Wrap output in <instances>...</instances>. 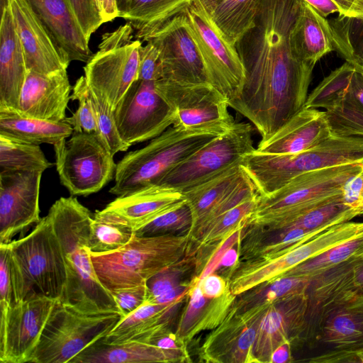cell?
<instances>
[{
    "label": "cell",
    "instance_id": "cell-1",
    "mask_svg": "<svg viewBox=\"0 0 363 363\" xmlns=\"http://www.w3.org/2000/svg\"><path fill=\"white\" fill-rule=\"evenodd\" d=\"M301 0H261L249 48L240 55L245 80L229 107L247 118L264 140L304 106L315 65L301 60L291 31Z\"/></svg>",
    "mask_w": 363,
    "mask_h": 363
},
{
    "label": "cell",
    "instance_id": "cell-2",
    "mask_svg": "<svg viewBox=\"0 0 363 363\" xmlns=\"http://www.w3.org/2000/svg\"><path fill=\"white\" fill-rule=\"evenodd\" d=\"M65 258L66 281L59 301L84 313H120L111 292L100 282L88 248L90 211L76 197H61L48 213Z\"/></svg>",
    "mask_w": 363,
    "mask_h": 363
},
{
    "label": "cell",
    "instance_id": "cell-3",
    "mask_svg": "<svg viewBox=\"0 0 363 363\" xmlns=\"http://www.w3.org/2000/svg\"><path fill=\"white\" fill-rule=\"evenodd\" d=\"M234 123L192 129L169 127L147 145L129 152L119 161L114 175L115 184L109 192L121 196L156 184L172 168Z\"/></svg>",
    "mask_w": 363,
    "mask_h": 363
},
{
    "label": "cell",
    "instance_id": "cell-4",
    "mask_svg": "<svg viewBox=\"0 0 363 363\" xmlns=\"http://www.w3.org/2000/svg\"><path fill=\"white\" fill-rule=\"evenodd\" d=\"M363 174V162L345 164L300 174L277 191L258 198L247 225L283 229L307 211L342 197V188Z\"/></svg>",
    "mask_w": 363,
    "mask_h": 363
},
{
    "label": "cell",
    "instance_id": "cell-5",
    "mask_svg": "<svg viewBox=\"0 0 363 363\" xmlns=\"http://www.w3.org/2000/svg\"><path fill=\"white\" fill-rule=\"evenodd\" d=\"M14 303L33 293L59 299L66 281L60 241L47 215L26 236L6 243Z\"/></svg>",
    "mask_w": 363,
    "mask_h": 363
},
{
    "label": "cell",
    "instance_id": "cell-6",
    "mask_svg": "<svg viewBox=\"0 0 363 363\" xmlns=\"http://www.w3.org/2000/svg\"><path fill=\"white\" fill-rule=\"evenodd\" d=\"M188 233L139 236L134 234L123 247L105 254H91L96 274L109 291L141 284L189 255Z\"/></svg>",
    "mask_w": 363,
    "mask_h": 363
},
{
    "label": "cell",
    "instance_id": "cell-7",
    "mask_svg": "<svg viewBox=\"0 0 363 363\" xmlns=\"http://www.w3.org/2000/svg\"><path fill=\"white\" fill-rule=\"evenodd\" d=\"M357 162H363V137L332 135L297 154L270 155L254 150L243 158L241 164L254 182L259 196H263L277 191L300 174Z\"/></svg>",
    "mask_w": 363,
    "mask_h": 363
},
{
    "label": "cell",
    "instance_id": "cell-8",
    "mask_svg": "<svg viewBox=\"0 0 363 363\" xmlns=\"http://www.w3.org/2000/svg\"><path fill=\"white\" fill-rule=\"evenodd\" d=\"M302 339L320 348L308 362L363 363V296L350 291L323 307Z\"/></svg>",
    "mask_w": 363,
    "mask_h": 363
},
{
    "label": "cell",
    "instance_id": "cell-9",
    "mask_svg": "<svg viewBox=\"0 0 363 363\" xmlns=\"http://www.w3.org/2000/svg\"><path fill=\"white\" fill-rule=\"evenodd\" d=\"M122 319L119 313L79 312L58 300L30 363H71L104 338Z\"/></svg>",
    "mask_w": 363,
    "mask_h": 363
},
{
    "label": "cell",
    "instance_id": "cell-10",
    "mask_svg": "<svg viewBox=\"0 0 363 363\" xmlns=\"http://www.w3.org/2000/svg\"><path fill=\"white\" fill-rule=\"evenodd\" d=\"M133 28L127 23L105 33L99 50L87 61L84 77L90 89L113 111L138 78L142 42L133 40Z\"/></svg>",
    "mask_w": 363,
    "mask_h": 363
},
{
    "label": "cell",
    "instance_id": "cell-11",
    "mask_svg": "<svg viewBox=\"0 0 363 363\" xmlns=\"http://www.w3.org/2000/svg\"><path fill=\"white\" fill-rule=\"evenodd\" d=\"M253 132L251 123L235 122L225 133L172 168L156 184L183 192L235 164H240L247 155L255 150Z\"/></svg>",
    "mask_w": 363,
    "mask_h": 363
},
{
    "label": "cell",
    "instance_id": "cell-12",
    "mask_svg": "<svg viewBox=\"0 0 363 363\" xmlns=\"http://www.w3.org/2000/svg\"><path fill=\"white\" fill-rule=\"evenodd\" d=\"M53 147L60 182L71 196L98 192L115 175L113 155L96 133H73Z\"/></svg>",
    "mask_w": 363,
    "mask_h": 363
},
{
    "label": "cell",
    "instance_id": "cell-13",
    "mask_svg": "<svg viewBox=\"0 0 363 363\" xmlns=\"http://www.w3.org/2000/svg\"><path fill=\"white\" fill-rule=\"evenodd\" d=\"M185 13L208 82L230 102L238 96L245 80V68L240 53L223 36L199 0H193Z\"/></svg>",
    "mask_w": 363,
    "mask_h": 363
},
{
    "label": "cell",
    "instance_id": "cell-14",
    "mask_svg": "<svg viewBox=\"0 0 363 363\" xmlns=\"http://www.w3.org/2000/svg\"><path fill=\"white\" fill-rule=\"evenodd\" d=\"M113 111L119 135L129 147L156 138L176 119V112L156 91L155 81L140 79Z\"/></svg>",
    "mask_w": 363,
    "mask_h": 363
},
{
    "label": "cell",
    "instance_id": "cell-15",
    "mask_svg": "<svg viewBox=\"0 0 363 363\" xmlns=\"http://www.w3.org/2000/svg\"><path fill=\"white\" fill-rule=\"evenodd\" d=\"M59 299L33 293L15 302L0 322V362H30L43 329Z\"/></svg>",
    "mask_w": 363,
    "mask_h": 363
},
{
    "label": "cell",
    "instance_id": "cell-16",
    "mask_svg": "<svg viewBox=\"0 0 363 363\" xmlns=\"http://www.w3.org/2000/svg\"><path fill=\"white\" fill-rule=\"evenodd\" d=\"M142 41L150 42L159 50L161 79L184 84L208 83L185 12L147 35Z\"/></svg>",
    "mask_w": 363,
    "mask_h": 363
},
{
    "label": "cell",
    "instance_id": "cell-17",
    "mask_svg": "<svg viewBox=\"0 0 363 363\" xmlns=\"http://www.w3.org/2000/svg\"><path fill=\"white\" fill-rule=\"evenodd\" d=\"M155 87L176 112L174 127L192 129L236 122L227 99L209 83L184 84L160 79Z\"/></svg>",
    "mask_w": 363,
    "mask_h": 363
},
{
    "label": "cell",
    "instance_id": "cell-18",
    "mask_svg": "<svg viewBox=\"0 0 363 363\" xmlns=\"http://www.w3.org/2000/svg\"><path fill=\"white\" fill-rule=\"evenodd\" d=\"M41 172L0 171V244L38 224Z\"/></svg>",
    "mask_w": 363,
    "mask_h": 363
},
{
    "label": "cell",
    "instance_id": "cell-19",
    "mask_svg": "<svg viewBox=\"0 0 363 363\" xmlns=\"http://www.w3.org/2000/svg\"><path fill=\"white\" fill-rule=\"evenodd\" d=\"M269 306L242 313L230 309L225 320L205 340L200 350L201 358L208 362H254L252 349L257 330Z\"/></svg>",
    "mask_w": 363,
    "mask_h": 363
},
{
    "label": "cell",
    "instance_id": "cell-20",
    "mask_svg": "<svg viewBox=\"0 0 363 363\" xmlns=\"http://www.w3.org/2000/svg\"><path fill=\"white\" fill-rule=\"evenodd\" d=\"M307 291L286 297L267 308L257 330L252 349L254 362H270L274 350L285 342H300L306 325Z\"/></svg>",
    "mask_w": 363,
    "mask_h": 363
},
{
    "label": "cell",
    "instance_id": "cell-21",
    "mask_svg": "<svg viewBox=\"0 0 363 363\" xmlns=\"http://www.w3.org/2000/svg\"><path fill=\"white\" fill-rule=\"evenodd\" d=\"M28 71L50 74L67 69L70 62L52 40L26 0H8Z\"/></svg>",
    "mask_w": 363,
    "mask_h": 363
},
{
    "label": "cell",
    "instance_id": "cell-22",
    "mask_svg": "<svg viewBox=\"0 0 363 363\" xmlns=\"http://www.w3.org/2000/svg\"><path fill=\"white\" fill-rule=\"evenodd\" d=\"M72 86L67 69L50 74L28 71L16 113L55 122L66 118Z\"/></svg>",
    "mask_w": 363,
    "mask_h": 363
},
{
    "label": "cell",
    "instance_id": "cell-23",
    "mask_svg": "<svg viewBox=\"0 0 363 363\" xmlns=\"http://www.w3.org/2000/svg\"><path fill=\"white\" fill-rule=\"evenodd\" d=\"M26 1L68 60L87 62L93 55L89 40L67 0ZM7 4L0 0L1 12Z\"/></svg>",
    "mask_w": 363,
    "mask_h": 363
},
{
    "label": "cell",
    "instance_id": "cell-24",
    "mask_svg": "<svg viewBox=\"0 0 363 363\" xmlns=\"http://www.w3.org/2000/svg\"><path fill=\"white\" fill-rule=\"evenodd\" d=\"M332 135L325 112L303 107L273 135L261 140L255 150L270 155L297 154Z\"/></svg>",
    "mask_w": 363,
    "mask_h": 363
},
{
    "label": "cell",
    "instance_id": "cell-25",
    "mask_svg": "<svg viewBox=\"0 0 363 363\" xmlns=\"http://www.w3.org/2000/svg\"><path fill=\"white\" fill-rule=\"evenodd\" d=\"M28 69L9 4L1 12L0 112L17 113Z\"/></svg>",
    "mask_w": 363,
    "mask_h": 363
},
{
    "label": "cell",
    "instance_id": "cell-26",
    "mask_svg": "<svg viewBox=\"0 0 363 363\" xmlns=\"http://www.w3.org/2000/svg\"><path fill=\"white\" fill-rule=\"evenodd\" d=\"M186 202L182 192L160 184H152L117 196L104 209L121 216L136 230Z\"/></svg>",
    "mask_w": 363,
    "mask_h": 363
},
{
    "label": "cell",
    "instance_id": "cell-27",
    "mask_svg": "<svg viewBox=\"0 0 363 363\" xmlns=\"http://www.w3.org/2000/svg\"><path fill=\"white\" fill-rule=\"evenodd\" d=\"M189 301L175 334L186 345L199 333L217 328L227 317L236 298L230 289L218 298L205 296L196 281L192 279Z\"/></svg>",
    "mask_w": 363,
    "mask_h": 363
},
{
    "label": "cell",
    "instance_id": "cell-28",
    "mask_svg": "<svg viewBox=\"0 0 363 363\" xmlns=\"http://www.w3.org/2000/svg\"><path fill=\"white\" fill-rule=\"evenodd\" d=\"M186 350L168 351L140 341L107 344L99 340L71 363L189 362Z\"/></svg>",
    "mask_w": 363,
    "mask_h": 363
},
{
    "label": "cell",
    "instance_id": "cell-29",
    "mask_svg": "<svg viewBox=\"0 0 363 363\" xmlns=\"http://www.w3.org/2000/svg\"><path fill=\"white\" fill-rule=\"evenodd\" d=\"M186 296L167 303L154 304L145 301L119 321L101 341L107 344L140 341L155 331L171 328Z\"/></svg>",
    "mask_w": 363,
    "mask_h": 363
},
{
    "label": "cell",
    "instance_id": "cell-30",
    "mask_svg": "<svg viewBox=\"0 0 363 363\" xmlns=\"http://www.w3.org/2000/svg\"><path fill=\"white\" fill-rule=\"evenodd\" d=\"M291 43L301 60L313 65L334 50L328 20L302 0L291 28Z\"/></svg>",
    "mask_w": 363,
    "mask_h": 363
},
{
    "label": "cell",
    "instance_id": "cell-31",
    "mask_svg": "<svg viewBox=\"0 0 363 363\" xmlns=\"http://www.w3.org/2000/svg\"><path fill=\"white\" fill-rule=\"evenodd\" d=\"M250 234L240 247L238 257L249 259H267L286 253L328 228L308 230L298 227L279 230L248 225Z\"/></svg>",
    "mask_w": 363,
    "mask_h": 363
},
{
    "label": "cell",
    "instance_id": "cell-32",
    "mask_svg": "<svg viewBox=\"0 0 363 363\" xmlns=\"http://www.w3.org/2000/svg\"><path fill=\"white\" fill-rule=\"evenodd\" d=\"M245 174L241 163L237 164L182 192L192 214V225L188 232L189 235Z\"/></svg>",
    "mask_w": 363,
    "mask_h": 363
},
{
    "label": "cell",
    "instance_id": "cell-33",
    "mask_svg": "<svg viewBox=\"0 0 363 363\" xmlns=\"http://www.w3.org/2000/svg\"><path fill=\"white\" fill-rule=\"evenodd\" d=\"M193 0H122L117 2L118 17L136 30L135 38L142 42L147 35L185 12Z\"/></svg>",
    "mask_w": 363,
    "mask_h": 363
},
{
    "label": "cell",
    "instance_id": "cell-34",
    "mask_svg": "<svg viewBox=\"0 0 363 363\" xmlns=\"http://www.w3.org/2000/svg\"><path fill=\"white\" fill-rule=\"evenodd\" d=\"M325 112L333 135L363 137V74L355 70Z\"/></svg>",
    "mask_w": 363,
    "mask_h": 363
},
{
    "label": "cell",
    "instance_id": "cell-35",
    "mask_svg": "<svg viewBox=\"0 0 363 363\" xmlns=\"http://www.w3.org/2000/svg\"><path fill=\"white\" fill-rule=\"evenodd\" d=\"M73 133L72 125L66 120L55 122L13 112H0V135L16 140L55 146Z\"/></svg>",
    "mask_w": 363,
    "mask_h": 363
},
{
    "label": "cell",
    "instance_id": "cell-36",
    "mask_svg": "<svg viewBox=\"0 0 363 363\" xmlns=\"http://www.w3.org/2000/svg\"><path fill=\"white\" fill-rule=\"evenodd\" d=\"M261 0H220L208 13L226 40L235 45L256 26Z\"/></svg>",
    "mask_w": 363,
    "mask_h": 363
},
{
    "label": "cell",
    "instance_id": "cell-37",
    "mask_svg": "<svg viewBox=\"0 0 363 363\" xmlns=\"http://www.w3.org/2000/svg\"><path fill=\"white\" fill-rule=\"evenodd\" d=\"M135 228L121 216L104 208L93 216L88 248L91 254H105L127 245L135 234Z\"/></svg>",
    "mask_w": 363,
    "mask_h": 363
},
{
    "label": "cell",
    "instance_id": "cell-38",
    "mask_svg": "<svg viewBox=\"0 0 363 363\" xmlns=\"http://www.w3.org/2000/svg\"><path fill=\"white\" fill-rule=\"evenodd\" d=\"M311 279L282 276L259 285L238 296L231 310L242 313L262 306H269L290 296L306 291Z\"/></svg>",
    "mask_w": 363,
    "mask_h": 363
},
{
    "label": "cell",
    "instance_id": "cell-39",
    "mask_svg": "<svg viewBox=\"0 0 363 363\" xmlns=\"http://www.w3.org/2000/svg\"><path fill=\"white\" fill-rule=\"evenodd\" d=\"M192 259L186 256L150 278L146 281L145 301L154 304L167 303L188 295L191 284V281L185 284L184 279L192 266Z\"/></svg>",
    "mask_w": 363,
    "mask_h": 363
},
{
    "label": "cell",
    "instance_id": "cell-40",
    "mask_svg": "<svg viewBox=\"0 0 363 363\" xmlns=\"http://www.w3.org/2000/svg\"><path fill=\"white\" fill-rule=\"evenodd\" d=\"M53 165L39 145L16 140L0 135V171L43 172Z\"/></svg>",
    "mask_w": 363,
    "mask_h": 363
},
{
    "label": "cell",
    "instance_id": "cell-41",
    "mask_svg": "<svg viewBox=\"0 0 363 363\" xmlns=\"http://www.w3.org/2000/svg\"><path fill=\"white\" fill-rule=\"evenodd\" d=\"M328 23L334 50L363 74V22L338 15Z\"/></svg>",
    "mask_w": 363,
    "mask_h": 363
},
{
    "label": "cell",
    "instance_id": "cell-42",
    "mask_svg": "<svg viewBox=\"0 0 363 363\" xmlns=\"http://www.w3.org/2000/svg\"><path fill=\"white\" fill-rule=\"evenodd\" d=\"M362 250L363 233L298 264L282 276H293L312 279Z\"/></svg>",
    "mask_w": 363,
    "mask_h": 363
},
{
    "label": "cell",
    "instance_id": "cell-43",
    "mask_svg": "<svg viewBox=\"0 0 363 363\" xmlns=\"http://www.w3.org/2000/svg\"><path fill=\"white\" fill-rule=\"evenodd\" d=\"M258 198L238 204L215 220L197 242V249L225 241L238 230L246 227L249 217L257 208Z\"/></svg>",
    "mask_w": 363,
    "mask_h": 363
},
{
    "label": "cell",
    "instance_id": "cell-44",
    "mask_svg": "<svg viewBox=\"0 0 363 363\" xmlns=\"http://www.w3.org/2000/svg\"><path fill=\"white\" fill-rule=\"evenodd\" d=\"M355 70L352 65L345 62L331 72L308 95L304 107L325 110L329 108L347 86Z\"/></svg>",
    "mask_w": 363,
    "mask_h": 363
},
{
    "label": "cell",
    "instance_id": "cell-45",
    "mask_svg": "<svg viewBox=\"0 0 363 363\" xmlns=\"http://www.w3.org/2000/svg\"><path fill=\"white\" fill-rule=\"evenodd\" d=\"M90 98L97 124L96 134L103 144L113 156L118 152L127 150L129 146L123 141L119 135L113 110L106 101L91 89Z\"/></svg>",
    "mask_w": 363,
    "mask_h": 363
},
{
    "label": "cell",
    "instance_id": "cell-46",
    "mask_svg": "<svg viewBox=\"0 0 363 363\" xmlns=\"http://www.w3.org/2000/svg\"><path fill=\"white\" fill-rule=\"evenodd\" d=\"M192 225V214L187 203L156 218L135 233L139 236H155L173 233H188Z\"/></svg>",
    "mask_w": 363,
    "mask_h": 363
},
{
    "label": "cell",
    "instance_id": "cell-47",
    "mask_svg": "<svg viewBox=\"0 0 363 363\" xmlns=\"http://www.w3.org/2000/svg\"><path fill=\"white\" fill-rule=\"evenodd\" d=\"M70 99L79 103L77 111L65 120L74 133H97V124L90 98V88L84 76L80 77L72 88Z\"/></svg>",
    "mask_w": 363,
    "mask_h": 363
},
{
    "label": "cell",
    "instance_id": "cell-48",
    "mask_svg": "<svg viewBox=\"0 0 363 363\" xmlns=\"http://www.w3.org/2000/svg\"><path fill=\"white\" fill-rule=\"evenodd\" d=\"M83 32L91 35L104 23L96 0H67Z\"/></svg>",
    "mask_w": 363,
    "mask_h": 363
},
{
    "label": "cell",
    "instance_id": "cell-49",
    "mask_svg": "<svg viewBox=\"0 0 363 363\" xmlns=\"http://www.w3.org/2000/svg\"><path fill=\"white\" fill-rule=\"evenodd\" d=\"M162 77L160 53L150 42L141 45L139 50L138 78L145 81H157Z\"/></svg>",
    "mask_w": 363,
    "mask_h": 363
},
{
    "label": "cell",
    "instance_id": "cell-50",
    "mask_svg": "<svg viewBox=\"0 0 363 363\" xmlns=\"http://www.w3.org/2000/svg\"><path fill=\"white\" fill-rule=\"evenodd\" d=\"M110 292L118 305L123 318H124L145 302L147 294L146 283Z\"/></svg>",
    "mask_w": 363,
    "mask_h": 363
},
{
    "label": "cell",
    "instance_id": "cell-51",
    "mask_svg": "<svg viewBox=\"0 0 363 363\" xmlns=\"http://www.w3.org/2000/svg\"><path fill=\"white\" fill-rule=\"evenodd\" d=\"M14 303L6 244H0V308L6 313Z\"/></svg>",
    "mask_w": 363,
    "mask_h": 363
},
{
    "label": "cell",
    "instance_id": "cell-52",
    "mask_svg": "<svg viewBox=\"0 0 363 363\" xmlns=\"http://www.w3.org/2000/svg\"><path fill=\"white\" fill-rule=\"evenodd\" d=\"M342 200L350 207L363 212V174L353 177L345 184Z\"/></svg>",
    "mask_w": 363,
    "mask_h": 363
},
{
    "label": "cell",
    "instance_id": "cell-53",
    "mask_svg": "<svg viewBox=\"0 0 363 363\" xmlns=\"http://www.w3.org/2000/svg\"><path fill=\"white\" fill-rule=\"evenodd\" d=\"M196 281L202 294L208 298L222 296L228 289L225 279L214 273H210Z\"/></svg>",
    "mask_w": 363,
    "mask_h": 363
},
{
    "label": "cell",
    "instance_id": "cell-54",
    "mask_svg": "<svg viewBox=\"0 0 363 363\" xmlns=\"http://www.w3.org/2000/svg\"><path fill=\"white\" fill-rule=\"evenodd\" d=\"M350 287L355 293L363 296V250L346 260Z\"/></svg>",
    "mask_w": 363,
    "mask_h": 363
},
{
    "label": "cell",
    "instance_id": "cell-55",
    "mask_svg": "<svg viewBox=\"0 0 363 363\" xmlns=\"http://www.w3.org/2000/svg\"><path fill=\"white\" fill-rule=\"evenodd\" d=\"M340 10L339 16L363 22V0H333Z\"/></svg>",
    "mask_w": 363,
    "mask_h": 363
},
{
    "label": "cell",
    "instance_id": "cell-56",
    "mask_svg": "<svg viewBox=\"0 0 363 363\" xmlns=\"http://www.w3.org/2000/svg\"><path fill=\"white\" fill-rule=\"evenodd\" d=\"M104 23L118 17L117 0H96Z\"/></svg>",
    "mask_w": 363,
    "mask_h": 363
},
{
    "label": "cell",
    "instance_id": "cell-57",
    "mask_svg": "<svg viewBox=\"0 0 363 363\" xmlns=\"http://www.w3.org/2000/svg\"><path fill=\"white\" fill-rule=\"evenodd\" d=\"M314 9H315L321 16L326 18L327 16L337 13L340 10L333 0H302Z\"/></svg>",
    "mask_w": 363,
    "mask_h": 363
},
{
    "label": "cell",
    "instance_id": "cell-58",
    "mask_svg": "<svg viewBox=\"0 0 363 363\" xmlns=\"http://www.w3.org/2000/svg\"><path fill=\"white\" fill-rule=\"evenodd\" d=\"M290 342L287 341L277 347L272 354L270 363H286L291 362Z\"/></svg>",
    "mask_w": 363,
    "mask_h": 363
},
{
    "label": "cell",
    "instance_id": "cell-59",
    "mask_svg": "<svg viewBox=\"0 0 363 363\" xmlns=\"http://www.w3.org/2000/svg\"><path fill=\"white\" fill-rule=\"evenodd\" d=\"M204 9L209 13L220 0H199Z\"/></svg>",
    "mask_w": 363,
    "mask_h": 363
},
{
    "label": "cell",
    "instance_id": "cell-60",
    "mask_svg": "<svg viewBox=\"0 0 363 363\" xmlns=\"http://www.w3.org/2000/svg\"><path fill=\"white\" fill-rule=\"evenodd\" d=\"M122 1V0H117V2H118V1Z\"/></svg>",
    "mask_w": 363,
    "mask_h": 363
}]
</instances>
